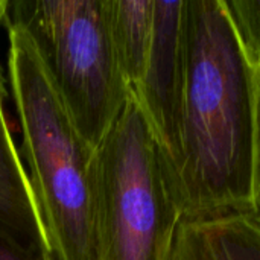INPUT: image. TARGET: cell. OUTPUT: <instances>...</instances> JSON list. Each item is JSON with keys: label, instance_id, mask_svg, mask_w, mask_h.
<instances>
[{"label": "cell", "instance_id": "cell-1", "mask_svg": "<svg viewBox=\"0 0 260 260\" xmlns=\"http://www.w3.org/2000/svg\"><path fill=\"white\" fill-rule=\"evenodd\" d=\"M184 79L175 187L184 216L251 210L260 69L221 0H184Z\"/></svg>", "mask_w": 260, "mask_h": 260}, {"label": "cell", "instance_id": "cell-2", "mask_svg": "<svg viewBox=\"0 0 260 260\" xmlns=\"http://www.w3.org/2000/svg\"><path fill=\"white\" fill-rule=\"evenodd\" d=\"M6 76L24 163L55 260L93 259L94 154L78 133L30 35L3 20Z\"/></svg>", "mask_w": 260, "mask_h": 260}, {"label": "cell", "instance_id": "cell-3", "mask_svg": "<svg viewBox=\"0 0 260 260\" xmlns=\"http://www.w3.org/2000/svg\"><path fill=\"white\" fill-rule=\"evenodd\" d=\"M183 216L169 166L129 94L94 154L91 260H169Z\"/></svg>", "mask_w": 260, "mask_h": 260}, {"label": "cell", "instance_id": "cell-4", "mask_svg": "<svg viewBox=\"0 0 260 260\" xmlns=\"http://www.w3.org/2000/svg\"><path fill=\"white\" fill-rule=\"evenodd\" d=\"M5 20L30 35L78 133L96 149L129 99L108 2L8 0Z\"/></svg>", "mask_w": 260, "mask_h": 260}, {"label": "cell", "instance_id": "cell-5", "mask_svg": "<svg viewBox=\"0 0 260 260\" xmlns=\"http://www.w3.org/2000/svg\"><path fill=\"white\" fill-rule=\"evenodd\" d=\"M184 0H154V32L146 67L131 98L139 105L175 183L184 79ZM177 189V187H175Z\"/></svg>", "mask_w": 260, "mask_h": 260}, {"label": "cell", "instance_id": "cell-6", "mask_svg": "<svg viewBox=\"0 0 260 260\" xmlns=\"http://www.w3.org/2000/svg\"><path fill=\"white\" fill-rule=\"evenodd\" d=\"M169 260H260V219L250 209L183 216Z\"/></svg>", "mask_w": 260, "mask_h": 260}, {"label": "cell", "instance_id": "cell-7", "mask_svg": "<svg viewBox=\"0 0 260 260\" xmlns=\"http://www.w3.org/2000/svg\"><path fill=\"white\" fill-rule=\"evenodd\" d=\"M0 67V222L24 239L50 250L30 181L15 145L6 107L9 91Z\"/></svg>", "mask_w": 260, "mask_h": 260}, {"label": "cell", "instance_id": "cell-8", "mask_svg": "<svg viewBox=\"0 0 260 260\" xmlns=\"http://www.w3.org/2000/svg\"><path fill=\"white\" fill-rule=\"evenodd\" d=\"M119 66L131 91L139 85L154 32V0H107Z\"/></svg>", "mask_w": 260, "mask_h": 260}, {"label": "cell", "instance_id": "cell-9", "mask_svg": "<svg viewBox=\"0 0 260 260\" xmlns=\"http://www.w3.org/2000/svg\"><path fill=\"white\" fill-rule=\"evenodd\" d=\"M221 3L245 56L260 69V0H221Z\"/></svg>", "mask_w": 260, "mask_h": 260}, {"label": "cell", "instance_id": "cell-10", "mask_svg": "<svg viewBox=\"0 0 260 260\" xmlns=\"http://www.w3.org/2000/svg\"><path fill=\"white\" fill-rule=\"evenodd\" d=\"M0 260H55L52 251L0 222Z\"/></svg>", "mask_w": 260, "mask_h": 260}, {"label": "cell", "instance_id": "cell-11", "mask_svg": "<svg viewBox=\"0 0 260 260\" xmlns=\"http://www.w3.org/2000/svg\"><path fill=\"white\" fill-rule=\"evenodd\" d=\"M251 210L260 219V78H259V104H257V143H256V163L253 180V207Z\"/></svg>", "mask_w": 260, "mask_h": 260}, {"label": "cell", "instance_id": "cell-12", "mask_svg": "<svg viewBox=\"0 0 260 260\" xmlns=\"http://www.w3.org/2000/svg\"><path fill=\"white\" fill-rule=\"evenodd\" d=\"M6 2H8V0H0V26L3 24V20H5V12H6Z\"/></svg>", "mask_w": 260, "mask_h": 260}]
</instances>
